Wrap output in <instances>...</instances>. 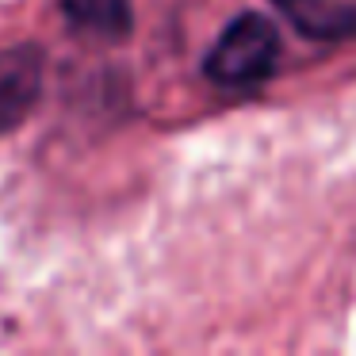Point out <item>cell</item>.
<instances>
[{
    "label": "cell",
    "mask_w": 356,
    "mask_h": 356,
    "mask_svg": "<svg viewBox=\"0 0 356 356\" xmlns=\"http://www.w3.org/2000/svg\"><path fill=\"white\" fill-rule=\"evenodd\" d=\"M47 92V50L42 42H16L0 50V138L27 123Z\"/></svg>",
    "instance_id": "cell-2"
},
{
    "label": "cell",
    "mask_w": 356,
    "mask_h": 356,
    "mask_svg": "<svg viewBox=\"0 0 356 356\" xmlns=\"http://www.w3.org/2000/svg\"><path fill=\"white\" fill-rule=\"evenodd\" d=\"M62 19L77 35L104 42H119L134 27V4L131 0H58Z\"/></svg>",
    "instance_id": "cell-3"
},
{
    "label": "cell",
    "mask_w": 356,
    "mask_h": 356,
    "mask_svg": "<svg viewBox=\"0 0 356 356\" xmlns=\"http://www.w3.org/2000/svg\"><path fill=\"white\" fill-rule=\"evenodd\" d=\"M276 62H280V31L261 16H238L218 35L203 70L222 88H253L276 70Z\"/></svg>",
    "instance_id": "cell-1"
}]
</instances>
